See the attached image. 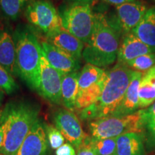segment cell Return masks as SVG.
I'll return each mask as SVG.
<instances>
[{
    "label": "cell",
    "instance_id": "30bf717a",
    "mask_svg": "<svg viewBox=\"0 0 155 155\" xmlns=\"http://www.w3.org/2000/svg\"><path fill=\"white\" fill-rule=\"evenodd\" d=\"M147 10V7L139 2H129L116 7V15L108 22L118 32L128 34L139 24Z\"/></svg>",
    "mask_w": 155,
    "mask_h": 155
},
{
    "label": "cell",
    "instance_id": "7c38bea8",
    "mask_svg": "<svg viewBox=\"0 0 155 155\" xmlns=\"http://www.w3.org/2000/svg\"><path fill=\"white\" fill-rule=\"evenodd\" d=\"M48 149L45 123L38 119L15 155H48Z\"/></svg>",
    "mask_w": 155,
    "mask_h": 155
},
{
    "label": "cell",
    "instance_id": "d4e9b609",
    "mask_svg": "<svg viewBox=\"0 0 155 155\" xmlns=\"http://www.w3.org/2000/svg\"><path fill=\"white\" fill-rule=\"evenodd\" d=\"M133 71L138 72H147L155 66V53L146 54L135 58L127 64Z\"/></svg>",
    "mask_w": 155,
    "mask_h": 155
},
{
    "label": "cell",
    "instance_id": "3957f363",
    "mask_svg": "<svg viewBox=\"0 0 155 155\" xmlns=\"http://www.w3.org/2000/svg\"><path fill=\"white\" fill-rule=\"evenodd\" d=\"M120 47L119 32L102 14H95L94 26L90 40L85 44L82 57L97 67H107L117 59Z\"/></svg>",
    "mask_w": 155,
    "mask_h": 155
},
{
    "label": "cell",
    "instance_id": "2e32d148",
    "mask_svg": "<svg viewBox=\"0 0 155 155\" xmlns=\"http://www.w3.org/2000/svg\"><path fill=\"white\" fill-rule=\"evenodd\" d=\"M0 64L13 77L19 76L16 62V48L13 35L0 28Z\"/></svg>",
    "mask_w": 155,
    "mask_h": 155
},
{
    "label": "cell",
    "instance_id": "4dcf8cb0",
    "mask_svg": "<svg viewBox=\"0 0 155 155\" xmlns=\"http://www.w3.org/2000/svg\"><path fill=\"white\" fill-rule=\"evenodd\" d=\"M77 150L76 155H96L92 150L91 147L89 145L86 139L83 141L82 144L79 146Z\"/></svg>",
    "mask_w": 155,
    "mask_h": 155
},
{
    "label": "cell",
    "instance_id": "f1b7e54d",
    "mask_svg": "<svg viewBox=\"0 0 155 155\" xmlns=\"http://www.w3.org/2000/svg\"><path fill=\"white\" fill-rule=\"evenodd\" d=\"M148 134V141L152 146H155V118L150 119L144 124Z\"/></svg>",
    "mask_w": 155,
    "mask_h": 155
},
{
    "label": "cell",
    "instance_id": "4fadbf2b",
    "mask_svg": "<svg viewBox=\"0 0 155 155\" xmlns=\"http://www.w3.org/2000/svg\"><path fill=\"white\" fill-rule=\"evenodd\" d=\"M46 41L63 50L77 61H81L85 44L70 32L62 28L51 35L46 37Z\"/></svg>",
    "mask_w": 155,
    "mask_h": 155
},
{
    "label": "cell",
    "instance_id": "4316f807",
    "mask_svg": "<svg viewBox=\"0 0 155 155\" xmlns=\"http://www.w3.org/2000/svg\"><path fill=\"white\" fill-rule=\"evenodd\" d=\"M46 135L49 147L52 150H57L65 142V137L55 127L45 124Z\"/></svg>",
    "mask_w": 155,
    "mask_h": 155
},
{
    "label": "cell",
    "instance_id": "d6986e66",
    "mask_svg": "<svg viewBox=\"0 0 155 155\" xmlns=\"http://www.w3.org/2000/svg\"><path fill=\"white\" fill-rule=\"evenodd\" d=\"M78 72L63 75L61 86L62 104L65 108L73 111L78 94Z\"/></svg>",
    "mask_w": 155,
    "mask_h": 155
},
{
    "label": "cell",
    "instance_id": "ba28073f",
    "mask_svg": "<svg viewBox=\"0 0 155 155\" xmlns=\"http://www.w3.org/2000/svg\"><path fill=\"white\" fill-rule=\"evenodd\" d=\"M62 78L63 75L48 63L42 52L40 86L37 93L48 101L55 104H61Z\"/></svg>",
    "mask_w": 155,
    "mask_h": 155
},
{
    "label": "cell",
    "instance_id": "5bb4252c",
    "mask_svg": "<svg viewBox=\"0 0 155 155\" xmlns=\"http://www.w3.org/2000/svg\"><path fill=\"white\" fill-rule=\"evenodd\" d=\"M152 53L153 51L150 47L141 42L132 32H130L124 36L120 45L117 56L118 63L127 65L129 62L139 56Z\"/></svg>",
    "mask_w": 155,
    "mask_h": 155
},
{
    "label": "cell",
    "instance_id": "83f0119b",
    "mask_svg": "<svg viewBox=\"0 0 155 155\" xmlns=\"http://www.w3.org/2000/svg\"><path fill=\"white\" fill-rule=\"evenodd\" d=\"M139 113H140L144 127V124L147 121L155 118V101L147 108L139 110Z\"/></svg>",
    "mask_w": 155,
    "mask_h": 155
},
{
    "label": "cell",
    "instance_id": "ac0fdd59",
    "mask_svg": "<svg viewBox=\"0 0 155 155\" xmlns=\"http://www.w3.org/2000/svg\"><path fill=\"white\" fill-rule=\"evenodd\" d=\"M116 155H146L139 133H127L116 137Z\"/></svg>",
    "mask_w": 155,
    "mask_h": 155
},
{
    "label": "cell",
    "instance_id": "5b68a950",
    "mask_svg": "<svg viewBox=\"0 0 155 155\" xmlns=\"http://www.w3.org/2000/svg\"><path fill=\"white\" fill-rule=\"evenodd\" d=\"M144 127L139 111L124 116H107L88 123L91 137L102 139L116 138L127 133H139Z\"/></svg>",
    "mask_w": 155,
    "mask_h": 155
},
{
    "label": "cell",
    "instance_id": "1f68e13d",
    "mask_svg": "<svg viewBox=\"0 0 155 155\" xmlns=\"http://www.w3.org/2000/svg\"><path fill=\"white\" fill-rule=\"evenodd\" d=\"M104 1L106 2V3L117 7V6L124 5V4L126 3L134 2H136V0H104Z\"/></svg>",
    "mask_w": 155,
    "mask_h": 155
},
{
    "label": "cell",
    "instance_id": "74e56055",
    "mask_svg": "<svg viewBox=\"0 0 155 155\" xmlns=\"http://www.w3.org/2000/svg\"><path fill=\"white\" fill-rule=\"evenodd\" d=\"M154 2H155V0H154Z\"/></svg>",
    "mask_w": 155,
    "mask_h": 155
},
{
    "label": "cell",
    "instance_id": "8fae6325",
    "mask_svg": "<svg viewBox=\"0 0 155 155\" xmlns=\"http://www.w3.org/2000/svg\"><path fill=\"white\" fill-rule=\"evenodd\" d=\"M40 44L42 54L48 63L62 75H67L79 71L81 68L80 61L46 40H42Z\"/></svg>",
    "mask_w": 155,
    "mask_h": 155
},
{
    "label": "cell",
    "instance_id": "cb8c5ba5",
    "mask_svg": "<svg viewBox=\"0 0 155 155\" xmlns=\"http://www.w3.org/2000/svg\"><path fill=\"white\" fill-rule=\"evenodd\" d=\"M86 140L96 155H116V138L96 139L88 136Z\"/></svg>",
    "mask_w": 155,
    "mask_h": 155
},
{
    "label": "cell",
    "instance_id": "e575fe53",
    "mask_svg": "<svg viewBox=\"0 0 155 155\" xmlns=\"http://www.w3.org/2000/svg\"><path fill=\"white\" fill-rule=\"evenodd\" d=\"M5 92L0 88V106L2 105V101L5 98Z\"/></svg>",
    "mask_w": 155,
    "mask_h": 155
},
{
    "label": "cell",
    "instance_id": "d590c367",
    "mask_svg": "<svg viewBox=\"0 0 155 155\" xmlns=\"http://www.w3.org/2000/svg\"><path fill=\"white\" fill-rule=\"evenodd\" d=\"M2 113H3V111H2V110L0 109V124H1V120H2Z\"/></svg>",
    "mask_w": 155,
    "mask_h": 155
},
{
    "label": "cell",
    "instance_id": "7402d4cb",
    "mask_svg": "<svg viewBox=\"0 0 155 155\" xmlns=\"http://www.w3.org/2000/svg\"><path fill=\"white\" fill-rule=\"evenodd\" d=\"M155 101V85L143 74L139 88V107L144 108Z\"/></svg>",
    "mask_w": 155,
    "mask_h": 155
},
{
    "label": "cell",
    "instance_id": "603a6c76",
    "mask_svg": "<svg viewBox=\"0 0 155 155\" xmlns=\"http://www.w3.org/2000/svg\"><path fill=\"white\" fill-rule=\"evenodd\" d=\"M29 0H0V12L6 18L16 20L26 8Z\"/></svg>",
    "mask_w": 155,
    "mask_h": 155
},
{
    "label": "cell",
    "instance_id": "7a4b0ae2",
    "mask_svg": "<svg viewBox=\"0 0 155 155\" xmlns=\"http://www.w3.org/2000/svg\"><path fill=\"white\" fill-rule=\"evenodd\" d=\"M134 72L126 64L120 63L107 71L100 98L94 104L79 111L81 119L91 121L111 116L123 100Z\"/></svg>",
    "mask_w": 155,
    "mask_h": 155
},
{
    "label": "cell",
    "instance_id": "52a82bcc",
    "mask_svg": "<svg viewBox=\"0 0 155 155\" xmlns=\"http://www.w3.org/2000/svg\"><path fill=\"white\" fill-rule=\"evenodd\" d=\"M25 15L30 25L41 31L45 37L63 28L60 13L48 0H30L25 9Z\"/></svg>",
    "mask_w": 155,
    "mask_h": 155
},
{
    "label": "cell",
    "instance_id": "9a60e30c",
    "mask_svg": "<svg viewBox=\"0 0 155 155\" xmlns=\"http://www.w3.org/2000/svg\"><path fill=\"white\" fill-rule=\"evenodd\" d=\"M143 73L134 72L132 79L120 105L111 116H124L137 112L139 107V88Z\"/></svg>",
    "mask_w": 155,
    "mask_h": 155
},
{
    "label": "cell",
    "instance_id": "484cf974",
    "mask_svg": "<svg viewBox=\"0 0 155 155\" xmlns=\"http://www.w3.org/2000/svg\"><path fill=\"white\" fill-rule=\"evenodd\" d=\"M0 88L7 95L14 94L19 89V86L15 82L14 77L1 64H0Z\"/></svg>",
    "mask_w": 155,
    "mask_h": 155
},
{
    "label": "cell",
    "instance_id": "277c9868",
    "mask_svg": "<svg viewBox=\"0 0 155 155\" xmlns=\"http://www.w3.org/2000/svg\"><path fill=\"white\" fill-rule=\"evenodd\" d=\"M16 48V62L19 77L27 86L38 92L40 81L42 49L32 29L19 25L13 34Z\"/></svg>",
    "mask_w": 155,
    "mask_h": 155
},
{
    "label": "cell",
    "instance_id": "ffe728a7",
    "mask_svg": "<svg viewBox=\"0 0 155 155\" xmlns=\"http://www.w3.org/2000/svg\"><path fill=\"white\" fill-rule=\"evenodd\" d=\"M106 75V71L101 68L87 63L78 74V92L83 91L100 82Z\"/></svg>",
    "mask_w": 155,
    "mask_h": 155
},
{
    "label": "cell",
    "instance_id": "6da1fadb",
    "mask_svg": "<svg viewBox=\"0 0 155 155\" xmlns=\"http://www.w3.org/2000/svg\"><path fill=\"white\" fill-rule=\"evenodd\" d=\"M40 107L28 100L12 101L5 106L1 124L5 140L0 150L3 155H15L35 123L39 119Z\"/></svg>",
    "mask_w": 155,
    "mask_h": 155
},
{
    "label": "cell",
    "instance_id": "d6a6232c",
    "mask_svg": "<svg viewBox=\"0 0 155 155\" xmlns=\"http://www.w3.org/2000/svg\"><path fill=\"white\" fill-rule=\"evenodd\" d=\"M4 140H5V131H4L2 126L0 124V150L3 145Z\"/></svg>",
    "mask_w": 155,
    "mask_h": 155
},
{
    "label": "cell",
    "instance_id": "9c48e42d",
    "mask_svg": "<svg viewBox=\"0 0 155 155\" xmlns=\"http://www.w3.org/2000/svg\"><path fill=\"white\" fill-rule=\"evenodd\" d=\"M53 122L65 139L75 149L88 137L83 131L80 119L76 114L67 108H61L56 111L53 114Z\"/></svg>",
    "mask_w": 155,
    "mask_h": 155
},
{
    "label": "cell",
    "instance_id": "f546056e",
    "mask_svg": "<svg viewBox=\"0 0 155 155\" xmlns=\"http://www.w3.org/2000/svg\"><path fill=\"white\" fill-rule=\"evenodd\" d=\"M56 155H76L74 147L68 143L63 144L56 150Z\"/></svg>",
    "mask_w": 155,
    "mask_h": 155
},
{
    "label": "cell",
    "instance_id": "8d00e7d4",
    "mask_svg": "<svg viewBox=\"0 0 155 155\" xmlns=\"http://www.w3.org/2000/svg\"><path fill=\"white\" fill-rule=\"evenodd\" d=\"M0 155H3V154H0Z\"/></svg>",
    "mask_w": 155,
    "mask_h": 155
},
{
    "label": "cell",
    "instance_id": "e0dca14e",
    "mask_svg": "<svg viewBox=\"0 0 155 155\" xmlns=\"http://www.w3.org/2000/svg\"><path fill=\"white\" fill-rule=\"evenodd\" d=\"M131 32L155 53V7L148 9Z\"/></svg>",
    "mask_w": 155,
    "mask_h": 155
},
{
    "label": "cell",
    "instance_id": "44dd1931",
    "mask_svg": "<svg viewBox=\"0 0 155 155\" xmlns=\"http://www.w3.org/2000/svg\"><path fill=\"white\" fill-rule=\"evenodd\" d=\"M106 75H107V71H106ZM106 75L100 82L93 85L92 86L89 87L88 88L83 91L78 92L76 104H75V109L80 111L92 105L98 100L102 93L104 83L106 79Z\"/></svg>",
    "mask_w": 155,
    "mask_h": 155
},
{
    "label": "cell",
    "instance_id": "8992f818",
    "mask_svg": "<svg viewBox=\"0 0 155 155\" xmlns=\"http://www.w3.org/2000/svg\"><path fill=\"white\" fill-rule=\"evenodd\" d=\"M63 28L86 44L94 26L95 14L89 4L73 2L60 13Z\"/></svg>",
    "mask_w": 155,
    "mask_h": 155
},
{
    "label": "cell",
    "instance_id": "836d02e7",
    "mask_svg": "<svg viewBox=\"0 0 155 155\" xmlns=\"http://www.w3.org/2000/svg\"><path fill=\"white\" fill-rule=\"evenodd\" d=\"M74 2H79V3H84V4H89L92 3L94 0H72Z\"/></svg>",
    "mask_w": 155,
    "mask_h": 155
}]
</instances>
